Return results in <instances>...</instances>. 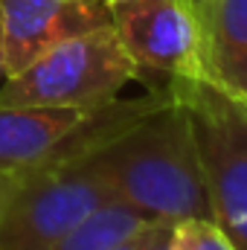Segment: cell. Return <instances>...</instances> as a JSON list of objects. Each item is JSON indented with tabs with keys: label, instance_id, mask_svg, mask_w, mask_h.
<instances>
[{
	"label": "cell",
	"instance_id": "obj_1",
	"mask_svg": "<svg viewBox=\"0 0 247 250\" xmlns=\"http://www.w3.org/2000/svg\"><path fill=\"white\" fill-rule=\"evenodd\" d=\"M90 160L105 172L114 198L148 221L212 218L192 128L178 93L166 108L111 140Z\"/></svg>",
	"mask_w": 247,
	"mask_h": 250
},
{
	"label": "cell",
	"instance_id": "obj_2",
	"mask_svg": "<svg viewBox=\"0 0 247 250\" xmlns=\"http://www.w3.org/2000/svg\"><path fill=\"white\" fill-rule=\"evenodd\" d=\"M140 79V67L111 23L67 35L0 84V105L99 108Z\"/></svg>",
	"mask_w": 247,
	"mask_h": 250
},
{
	"label": "cell",
	"instance_id": "obj_3",
	"mask_svg": "<svg viewBox=\"0 0 247 250\" xmlns=\"http://www.w3.org/2000/svg\"><path fill=\"white\" fill-rule=\"evenodd\" d=\"M192 128L212 221L247 250V105L212 82L172 84Z\"/></svg>",
	"mask_w": 247,
	"mask_h": 250
},
{
	"label": "cell",
	"instance_id": "obj_4",
	"mask_svg": "<svg viewBox=\"0 0 247 250\" xmlns=\"http://www.w3.org/2000/svg\"><path fill=\"white\" fill-rule=\"evenodd\" d=\"M111 198L114 189L93 160L21 175L0 221V250L50 248Z\"/></svg>",
	"mask_w": 247,
	"mask_h": 250
},
{
	"label": "cell",
	"instance_id": "obj_5",
	"mask_svg": "<svg viewBox=\"0 0 247 250\" xmlns=\"http://www.w3.org/2000/svg\"><path fill=\"white\" fill-rule=\"evenodd\" d=\"M111 21L140 76L163 84L206 82L204 38L192 0H125L111 6Z\"/></svg>",
	"mask_w": 247,
	"mask_h": 250
},
{
	"label": "cell",
	"instance_id": "obj_6",
	"mask_svg": "<svg viewBox=\"0 0 247 250\" xmlns=\"http://www.w3.org/2000/svg\"><path fill=\"white\" fill-rule=\"evenodd\" d=\"M102 23H111L102 0H0L6 73L15 76L50 44Z\"/></svg>",
	"mask_w": 247,
	"mask_h": 250
},
{
	"label": "cell",
	"instance_id": "obj_7",
	"mask_svg": "<svg viewBox=\"0 0 247 250\" xmlns=\"http://www.w3.org/2000/svg\"><path fill=\"white\" fill-rule=\"evenodd\" d=\"M93 108L0 105V172L29 175L76 134Z\"/></svg>",
	"mask_w": 247,
	"mask_h": 250
},
{
	"label": "cell",
	"instance_id": "obj_8",
	"mask_svg": "<svg viewBox=\"0 0 247 250\" xmlns=\"http://www.w3.org/2000/svg\"><path fill=\"white\" fill-rule=\"evenodd\" d=\"M204 38L206 82L245 96L247 93V0H192Z\"/></svg>",
	"mask_w": 247,
	"mask_h": 250
},
{
	"label": "cell",
	"instance_id": "obj_9",
	"mask_svg": "<svg viewBox=\"0 0 247 250\" xmlns=\"http://www.w3.org/2000/svg\"><path fill=\"white\" fill-rule=\"evenodd\" d=\"M145 221L148 218H143L134 207H128L120 198H111L96 212H90L79 227H73L67 236L44 250H111L123 239L134 236Z\"/></svg>",
	"mask_w": 247,
	"mask_h": 250
},
{
	"label": "cell",
	"instance_id": "obj_10",
	"mask_svg": "<svg viewBox=\"0 0 247 250\" xmlns=\"http://www.w3.org/2000/svg\"><path fill=\"white\" fill-rule=\"evenodd\" d=\"M175 250H239L212 218H184L172 233Z\"/></svg>",
	"mask_w": 247,
	"mask_h": 250
},
{
	"label": "cell",
	"instance_id": "obj_11",
	"mask_svg": "<svg viewBox=\"0 0 247 250\" xmlns=\"http://www.w3.org/2000/svg\"><path fill=\"white\" fill-rule=\"evenodd\" d=\"M172 221H145L143 227V250H175L172 248Z\"/></svg>",
	"mask_w": 247,
	"mask_h": 250
},
{
	"label": "cell",
	"instance_id": "obj_12",
	"mask_svg": "<svg viewBox=\"0 0 247 250\" xmlns=\"http://www.w3.org/2000/svg\"><path fill=\"white\" fill-rule=\"evenodd\" d=\"M21 187V175H12V172H0V221L6 215V207L12 201V195Z\"/></svg>",
	"mask_w": 247,
	"mask_h": 250
},
{
	"label": "cell",
	"instance_id": "obj_13",
	"mask_svg": "<svg viewBox=\"0 0 247 250\" xmlns=\"http://www.w3.org/2000/svg\"><path fill=\"white\" fill-rule=\"evenodd\" d=\"M145 227V224H143ZM143 227L134 233V236H128V239H123L120 245H114L111 250H143Z\"/></svg>",
	"mask_w": 247,
	"mask_h": 250
},
{
	"label": "cell",
	"instance_id": "obj_14",
	"mask_svg": "<svg viewBox=\"0 0 247 250\" xmlns=\"http://www.w3.org/2000/svg\"><path fill=\"white\" fill-rule=\"evenodd\" d=\"M9 79V73H6V56H3V35H0V84Z\"/></svg>",
	"mask_w": 247,
	"mask_h": 250
},
{
	"label": "cell",
	"instance_id": "obj_15",
	"mask_svg": "<svg viewBox=\"0 0 247 250\" xmlns=\"http://www.w3.org/2000/svg\"><path fill=\"white\" fill-rule=\"evenodd\" d=\"M102 3H108V6H117V3H125V0H102Z\"/></svg>",
	"mask_w": 247,
	"mask_h": 250
},
{
	"label": "cell",
	"instance_id": "obj_16",
	"mask_svg": "<svg viewBox=\"0 0 247 250\" xmlns=\"http://www.w3.org/2000/svg\"><path fill=\"white\" fill-rule=\"evenodd\" d=\"M242 102H245V105H247V93H245V96H242Z\"/></svg>",
	"mask_w": 247,
	"mask_h": 250
}]
</instances>
